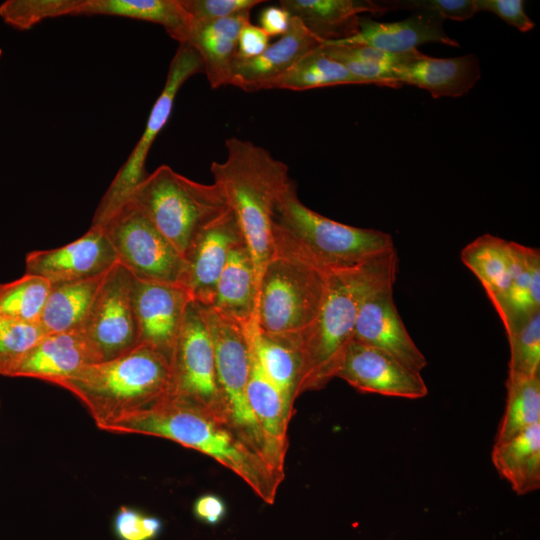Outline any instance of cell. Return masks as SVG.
Listing matches in <instances>:
<instances>
[{
  "instance_id": "11",
  "label": "cell",
  "mask_w": 540,
  "mask_h": 540,
  "mask_svg": "<svg viewBox=\"0 0 540 540\" xmlns=\"http://www.w3.org/2000/svg\"><path fill=\"white\" fill-rule=\"evenodd\" d=\"M202 72L203 64L197 51L188 44H179L171 60L164 87L151 109L144 131L101 198L91 226L102 225L146 178L147 156L170 118L180 88L190 77Z\"/></svg>"
},
{
  "instance_id": "25",
  "label": "cell",
  "mask_w": 540,
  "mask_h": 540,
  "mask_svg": "<svg viewBox=\"0 0 540 540\" xmlns=\"http://www.w3.org/2000/svg\"><path fill=\"white\" fill-rule=\"evenodd\" d=\"M257 285L254 261L243 242L231 250L217 280L210 307L245 326L255 316Z\"/></svg>"
},
{
  "instance_id": "22",
  "label": "cell",
  "mask_w": 540,
  "mask_h": 540,
  "mask_svg": "<svg viewBox=\"0 0 540 540\" xmlns=\"http://www.w3.org/2000/svg\"><path fill=\"white\" fill-rule=\"evenodd\" d=\"M279 3L322 43L354 36L359 30L361 13L382 15L391 10L386 1L371 0H281Z\"/></svg>"
},
{
  "instance_id": "45",
  "label": "cell",
  "mask_w": 540,
  "mask_h": 540,
  "mask_svg": "<svg viewBox=\"0 0 540 540\" xmlns=\"http://www.w3.org/2000/svg\"><path fill=\"white\" fill-rule=\"evenodd\" d=\"M291 16L279 6H268L259 18L260 28L270 37L282 36L289 28Z\"/></svg>"
},
{
  "instance_id": "29",
  "label": "cell",
  "mask_w": 540,
  "mask_h": 540,
  "mask_svg": "<svg viewBox=\"0 0 540 540\" xmlns=\"http://www.w3.org/2000/svg\"><path fill=\"white\" fill-rule=\"evenodd\" d=\"M492 462L518 495L540 488V423L495 443Z\"/></svg>"
},
{
  "instance_id": "36",
  "label": "cell",
  "mask_w": 540,
  "mask_h": 540,
  "mask_svg": "<svg viewBox=\"0 0 540 540\" xmlns=\"http://www.w3.org/2000/svg\"><path fill=\"white\" fill-rule=\"evenodd\" d=\"M45 334L39 322L0 316V375L8 376Z\"/></svg>"
},
{
  "instance_id": "31",
  "label": "cell",
  "mask_w": 540,
  "mask_h": 540,
  "mask_svg": "<svg viewBox=\"0 0 540 540\" xmlns=\"http://www.w3.org/2000/svg\"><path fill=\"white\" fill-rule=\"evenodd\" d=\"M321 51L343 64L347 70L361 79L366 85L374 84L398 88L394 81L395 69L406 61L419 55L420 51L394 54L370 46L344 45L323 42Z\"/></svg>"
},
{
  "instance_id": "9",
  "label": "cell",
  "mask_w": 540,
  "mask_h": 540,
  "mask_svg": "<svg viewBox=\"0 0 540 540\" xmlns=\"http://www.w3.org/2000/svg\"><path fill=\"white\" fill-rule=\"evenodd\" d=\"M169 362V397L226 422L210 331L201 307L194 301L187 307Z\"/></svg>"
},
{
  "instance_id": "1",
  "label": "cell",
  "mask_w": 540,
  "mask_h": 540,
  "mask_svg": "<svg viewBox=\"0 0 540 540\" xmlns=\"http://www.w3.org/2000/svg\"><path fill=\"white\" fill-rule=\"evenodd\" d=\"M103 431L160 437L197 450L235 473L266 504L275 502L285 477L226 422L169 396L146 410L110 424Z\"/></svg>"
},
{
  "instance_id": "5",
  "label": "cell",
  "mask_w": 540,
  "mask_h": 540,
  "mask_svg": "<svg viewBox=\"0 0 540 540\" xmlns=\"http://www.w3.org/2000/svg\"><path fill=\"white\" fill-rule=\"evenodd\" d=\"M274 253L331 271L359 266L394 249L389 233L346 225L313 211L292 182L281 195L273 225Z\"/></svg>"
},
{
  "instance_id": "24",
  "label": "cell",
  "mask_w": 540,
  "mask_h": 540,
  "mask_svg": "<svg viewBox=\"0 0 540 540\" xmlns=\"http://www.w3.org/2000/svg\"><path fill=\"white\" fill-rule=\"evenodd\" d=\"M248 22L250 12L208 23L194 22L184 43L199 54L211 88L230 85L239 33Z\"/></svg>"
},
{
  "instance_id": "6",
  "label": "cell",
  "mask_w": 540,
  "mask_h": 540,
  "mask_svg": "<svg viewBox=\"0 0 540 540\" xmlns=\"http://www.w3.org/2000/svg\"><path fill=\"white\" fill-rule=\"evenodd\" d=\"M327 293V273L274 253L258 280L254 321L266 336L297 351L316 322Z\"/></svg>"
},
{
  "instance_id": "18",
  "label": "cell",
  "mask_w": 540,
  "mask_h": 540,
  "mask_svg": "<svg viewBox=\"0 0 540 540\" xmlns=\"http://www.w3.org/2000/svg\"><path fill=\"white\" fill-rule=\"evenodd\" d=\"M322 45L297 17H291L288 30L260 55L235 58L230 85L245 92L264 90L275 78L290 69L309 52Z\"/></svg>"
},
{
  "instance_id": "20",
  "label": "cell",
  "mask_w": 540,
  "mask_h": 540,
  "mask_svg": "<svg viewBox=\"0 0 540 540\" xmlns=\"http://www.w3.org/2000/svg\"><path fill=\"white\" fill-rule=\"evenodd\" d=\"M94 363L97 360L78 330L45 334L8 377L35 378L55 385Z\"/></svg>"
},
{
  "instance_id": "30",
  "label": "cell",
  "mask_w": 540,
  "mask_h": 540,
  "mask_svg": "<svg viewBox=\"0 0 540 540\" xmlns=\"http://www.w3.org/2000/svg\"><path fill=\"white\" fill-rule=\"evenodd\" d=\"M107 272L89 279L50 286L39 319L44 332L52 334L78 330Z\"/></svg>"
},
{
  "instance_id": "42",
  "label": "cell",
  "mask_w": 540,
  "mask_h": 540,
  "mask_svg": "<svg viewBox=\"0 0 540 540\" xmlns=\"http://www.w3.org/2000/svg\"><path fill=\"white\" fill-rule=\"evenodd\" d=\"M477 12H491L521 32L534 28V22L524 10L522 0H474Z\"/></svg>"
},
{
  "instance_id": "19",
  "label": "cell",
  "mask_w": 540,
  "mask_h": 540,
  "mask_svg": "<svg viewBox=\"0 0 540 540\" xmlns=\"http://www.w3.org/2000/svg\"><path fill=\"white\" fill-rule=\"evenodd\" d=\"M443 22L444 19L439 15L424 10L415 11L410 17L394 22L360 17L359 30L354 36L329 42L370 46L394 54L408 53L422 44L432 42L459 47V43L445 33Z\"/></svg>"
},
{
  "instance_id": "16",
  "label": "cell",
  "mask_w": 540,
  "mask_h": 540,
  "mask_svg": "<svg viewBox=\"0 0 540 540\" xmlns=\"http://www.w3.org/2000/svg\"><path fill=\"white\" fill-rule=\"evenodd\" d=\"M191 301L190 294L180 284L134 277L133 307L138 345L150 346L169 359Z\"/></svg>"
},
{
  "instance_id": "12",
  "label": "cell",
  "mask_w": 540,
  "mask_h": 540,
  "mask_svg": "<svg viewBox=\"0 0 540 540\" xmlns=\"http://www.w3.org/2000/svg\"><path fill=\"white\" fill-rule=\"evenodd\" d=\"M133 284L132 273L117 262L107 272L78 329L97 363L117 358L138 346Z\"/></svg>"
},
{
  "instance_id": "7",
  "label": "cell",
  "mask_w": 540,
  "mask_h": 540,
  "mask_svg": "<svg viewBox=\"0 0 540 540\" xmlns=\"http://www.w3.org/2000/svg\"><path fill=\"white\" fill-rule=\"evenodd\" d=\"M128 200L142 209L183 257L196 235L228 209L214 183L196 182L168 165L147 175Z\"/></svg>"
},
{
  "instance_id": "4",
  "label": "cell",
  "mask_w": 540,
  "mask_h": 540,
  "mask_svg": "<svg viewBox=\"0 0 540 540\" xmlns=\"http://www.w3.org/2000/svg\"><path fill=\"white\" fill-rule=\"evenodd\" d=\"M170 382L168 357L138 345L117 358L87 365L55 385L72 393L103 430L167 398Z\"/></svg>"
},
{
  "instance_id": "3",
  "label": "cell",
  "mask_w": 540,
  "mask_h": 540,
  "mask_svg": "<svg viewBox=\"0 0 540 540\" xmlns=\"http://www.w3.org/2000/svg\"><path fill=\"white\" fill-rule=\"evenodd\" d=\"M225 146V160L211 163L213 183L238 221L259 280L274 254L278 201L293 181L288 166L265 148L236 137L226 139Z\"/></svg>"
},
{
  "instance_id": "46",
  "label": "cell",
  "mask_w": 540,
  "mask_h": 540,
  "mask_svg": "<svg viewBox=\"0 0 540 540\" xmlns=\"http://www.w3.org/2000/svg\"><path fill=\"white\" fill-rule=\"evenodd\" d=\"M1 54H2V50L0 49V57H1Z\"/></svg>"
},
{
  "instance_id": "26",
  "label": "cell",
  "mask_w": 540,
  "mask_h": 540,
  "mask_svg": "<svg viewBox=\"0 0 540 540\" xmlns=\"http://www.w3.org/2000/svg\"><path fill=\"white\" fill-rule=\"evenodd\" d=\"M117 16L152 22L184 43L194 20L180 0H74L72 16Z\"/></svg>"
},
{
  "instance_id": "35",
  "label": "cell",
  "mask_w": 540,
  "mask_h": 540,
  "mask_svg": "<svg viewBox=\"0 0 540 540\" xmlns=\"http://www.w3.org/2000/svg\"><path fill=\"white\" fill-rule=\"evenodd\" d=\"M50 284L34 275L0 283V316L27 322H39Z\"/></svg>"
},
{
  "instance_id": "10",
  "label": "cell",
  "mask_w": 540,
  "mask_h": 540,
  "mask_svg": "<svg viewBox=\"0 0 540 540\" xmlns=\"http://www.w3.org/2000/svg\"><path fill=\"white\" fill-rule=\"evenodd\" d=\"M100 227L118 263L142 280L180 284L184 258L142 209L127 200Z\"/></svg>"
},
{
  "instance_id": "38",
  "label": "cell",
  "mask_w": 540,
  "mask_h": 540,
  "mask_svg": "<svg viewBox=\"0 0 540 540\" xmlns=\"http://www.w3.org/2000/svg\"><path fill=\"white\" fill-rule=\"evenodd\" d=\"M61 16H66V0H7L0 5L2 20L17 29Z\"/></svg>"
},
{
  "instance_id": "44",
  "label": "cell",
  "mask_w": 540,
  "mask_h": 540,
  "mask_svg": "<svg viewBox=\"0 0 540 540\" xmlns=\"http://www.w3.org/2000/svg\"><path fill=\"white\" fill-rule=\"evenodd\" d=\"M193 511L198 520L209 525H216L224 518L226 505L219 496L205 494L195 501Z\"/></svg>"
},
{
  "instance_id": "43",
  "label": "cell",
  "mask_w": 540,
  "mask_h": 540,
  "mask_svg": "<svg viewBox=\"0 0 540 540\" xmlns=\"http://www.w3.org/2000/svg\"><path fill=\"white\" fill-rule=\"evenodd\" d=\"M269 46V36L250 22L240 30L235 58L250 59L263 53Z\"/></svg>"
},
{
  "instance_id": "37",
  "label": "cell",
  "mask_w": 540,
  "mask_h": 540,
  "mask_svg": "<svg viewBox=\"0 0 540 540\" xmlns=\"http://www.w3.org/2000/svg\"><path fill=\"white\" fill-rule=\"evenodd\" d=\"M510 346L509 374L540 376V312L507 333Z\"/></svg>"
},
{
  "instance_id": "21",
  "label": "cell",
  "mask_w": 540,
  "mask_h": 540,
  "mask_svg": "<svg viewBox=\"0 0 540 540\" xmlns=\"http://www.w3.org/2000/svg\"><path fill=\"white\" fill-rule=\"evenodd\" d=\"M480 77V61L474 54L435 58L420 52L394 71V81L399 87L413 85L427 90L434 98L462 96Z\"/></svg>"
},
{
  "instance_id": "17",
  "label": "cell",
  "mask_w": 540,
  "mask_h": 540,
  "mask_svg": "<svg viewBox=\"0 0 540 540\" xmlns=\"http://www.w3.org/2000/svg\"><path fill=\"white\" fill-rule=\"evenodd\" d=\"M336 377L364 393L407 399H419L428 393L421 373L354 340L347 348Z\"/></svg>"
},
{
  "instance_id": "34",
  "label": "cell",
  "mask_w": 540,
  "mask_h": 540,
  "mask_svg": "<svg viewBox=\"0 0 540 540\" xmlns=\"http://www.w3.org/2000/svg\"><path fill=\"white\" fill-rule=\"evenodd\" d=\"M506 408L495 443L506 441L540 423V376L508 374Z\"/></svg>"
},
{
  "instance_id": "8",
  "label": "cell",
  "mask_w": 540,
  "mask_h": 540,
  "mask_svg": "<svg viewBox=\"0 0 540 540\" xmlns=\"http://www.w3.org/2000/svg\"><path fill=\"white\" fill-rule=\"evenodd\" d=\"M201 310L207 322L216 360L218 385L227 424L277 473L264 433L248 402L249 345L244 327L210 306Z\"/></svg>"
},
{
  "instance_id": "14",
  "label": "cell",
  "mask_w": 540,
  "mask_h": 540,
  "mask_svg": "<svg viewBox=\"0 0 540 540\" xmlns=\"http://www.w3.org/2000/svg\"><path fill=\"white\" fill-rule=\"evenodd\" d=\"M117 262L103 230L91 226L71 243L29 252L25 258V274L38 276L52 286L102 275Z\"/></svg>"
},
{
  "instance_id": "40",
  "label": "cell",
  "mask_w": 540,
  "mask_h": 540,
  "mask_svg": "<svg viewBox=\"0 0 540 540\" xmlns=\"http://www.w3.org/2000/svg\"><path fill=\"white\" fill-rule=\"evenodd\" d=\"M196 23H208L250 12L263 0H180Z\"/></svg>"
},
{
  "instance_id": "32",
  "label": "cell",
  "mask_w": 540,
  "mask_h": 540,
  "mask_svg": "<svg viewBox=\"0 0 540 540\" xmlns=\"http://www.w3.org/2000/svg\"><path fill=\"white\" fill-rule=\"evenodd\" d=\"M243 327L249 347L259 365L278 388L286 404L293 409L300 369L298 352L263 334L254 319Z\"/></svg>"
},
{
  "instance_id": "41",
  "label": "cell",
  "mask_w": 540,
  "mask_h": 540,
  "mask_svg": "<svg viewBox=\"0 0 540 540\" xmlns=\"http://www.w3.org/2000/svg\"><path fill=\"white\" fill-rule=\"evenodd\" d=\"M386 2L391 10L430 11L444 20L465 21L477 12L474 0H398Z\"/></svg>"
},
{
  "instance_id": "23",
  "label": "cell",
  "mask_w": 540,
  "mask_h": 540,
  "mask_svg": "<svg viewBox=\"0 0 540 540\" xmlns=\"http://www.w3.org/2000/svg\"><path fill=\"white\" fill-rule=\"evenodd\" d=\"M249 345V344H248ZM250 407L264 433L278 472L285 475L288 425L293 409L266 376L249 347V373L246 388Z\"/></svg>"
},
{
  "instance_id": "33",
  "label": "cell",
  "mask_w": 540,
  "mask_h": 540,
  "mask_svg": "<svg viewBox=\"0 0 540 540\" xmlns=\"http://www.w3.org/2000/svg\"><path fill=\"white\" fill-rule=\"evenodd\" d=\"M337 85H365V83L318 47L272 80L265 89L304 91Z\"/></svg>"
},
{
  "instance_id": "28",
  "label": "cell",
  "mask_w": 540,
  "mask_h": 540,
  "mask_svg": "<svg viewBox=\"0 0 540 540\" xmlns=\"http://www.w3.org/2000/svg\"><path fill=\"white\" fill-rule=\"evenodd\" d=\"M461 260L478 278L493 302L506 291L515 272L516 242L484 234L463 248Z\"/></svg>"
},
{
  "instance_id": "2",
  "label": "cell",
  "mask_w": 540,
  "mask_h": 540,
  "mask_svg": "<svg viewBox=\"0 0 540 540\" xmlns=\"http://www.w3.org/2000/svg\"><path fill=\"white\" fill-rule=\"evenodd\" d=\"M397 265L394 248L359 266L327 273V293L321 312L297 348V397L306 391L321 390L336 378L353 341L362 301L375 288L395 281Z\"/></svg>"
},
{
  "instance_id": "15",
  "label": "cell",
  "mask_w": 540,
  "mask_h": 540,
  "mask_svg": "<svg viewBox=\"0 0 540 540\" xmlns=\"http://www.w3.org/2000/svg\"><path fill=\"white\" fill-rule=\"evenodd\" d=\"M394 282L380 285L362 301L353 340L376 348L421 373L427 361L397 311L393 299Z\"/></svg>"
},
{
  "instance_id": "27",
  "label": "cell",
  "mask_w": 540,
  "mask_h": 540,
  "mask_svg": "<svg viewBox=\"0 0 540 540\" xmlns=\"http://www.w3.org/2000/svg\"><path fill=\"white\" fill-rule=\"evenodd\" d=\"M517 263L511 282L492 302L506 334L540 312V252L516 243Z\"/></svg>"
},
{
  "instance_id": "13",
  "label": "cell",
  "mask_w": 540,
  "mask_h": 540,
  "mask_svg": "<svg viewBox=\"0 0 540 540\" xmlns=\"http://www.w3.org/2000/svg\"><path fill=\"white\" fill-rule=\"evenodd\" d=\"M245 242L238 221L228 208L208 223L194 238L184 254V271L180 281L192 301L212 304L217 280L231 250Z\"/></svg>"
},
{
  "instance_id": "39",
  "label": "cell",
  "mask_w": 540,
  "mask_h": 540,
  "mask_svg": "<svg viewBox=\"0 0 540 540\" xmlns=\"http://www.w3.org/2000/svg\"><path fill=\"white\" fill-rule=\"evenodd\" d=\"M162 529L159 518L127 506H121L113 519V531L118 540H154Z\"/></svg>"
}]
</instances>
